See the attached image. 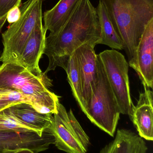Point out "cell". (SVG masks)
Instances as JSON below:
<instances>
[{
  "label": "cell",
  "mask_w": 153,
  "mask_h": 153,
  "mask_svg": "<svg viewBox=\"0 0 153 153\" xmlns=\"http://www.w3.org/2000/svg\"><path fill=\"white\" fill-rule=\"evenodd\" d=\"M100 27L94 7L90 0H81L69 19L55 34L46 37L44 54L49 60L47 74L57 67L66 70L69 58L85 43L99 45Z\"/></svg>",
  "instance_id": "1"
},
{
  "label": "cell",
  "mask_w": 153,
  "mask_h": 153,
  "mask_svg": "<svg viewBox=\"0 0 153 153\" xmlns=\"http://www.w3.org/2000/svg\"><path fill=\"white\" fill-rule=\"evenodd\" d=\"M131 62L146 26L153 19V0H100Z\"/></svg>",
  "instance_id": "2"
},
{
  "label": "cell",
  "mask_w": 153,
  "mask_h": 153,
  "mask_svg": "<svg viewBox=\"0 0 153 153\" xmlns=\"http://www.w3.org/2000/svg\"><path fill=\"white\" fill-rule=\"evenodd\" d=\"M52 82L47 75L37 76L17 63H4L0 65V88L16 91L30 97L33 108L40 113L53 115L57 112L59 97L49 90Z\"/></svg>",
  "instance_id": "3"
},
{
  "label": "cell",
  "mask_w": 153,
  "mask_h": 153,
  "mask_svg": "<svg viewBox=\"0 0 153 153\" xmlns=\"http://www.w3.org/2000/svg\"><path fill=\"white\" fill-rule=\"evenodd\" d=\"M42 0H27L20 6V16L2 34L3 50L0 62L17 63L34 28L42 22Z\"/></svg>",
  "instance_id": "4"
},
{
  "label": "cell",
  "mask_w": 153,
  "mask_h": 153,
  "mask_svg": "<svg viewBox=\"0 0 153 153\" xmlns=\"http://www.w3.org/2000/svg\"><path fill=\"white\" fill-rule=\"evenodd\" d=\"M98 59L97 82L84 114L93 124L110 136L114 137L121 113L98 56Z\"/></svg>",
  "instance_id": "5"
},
{
  "label": "cell",
  "mask_w": 153,
  "mask_h": 153,
  "mask_svg": "<svg viewBox=\"0 0 153 153\" xmlns=\"http://www.w3.org/2000/svg\"><path fill=\"white\" fill-rule=\"evenodd\" d=\"M57 149L67 153H87L90 138L71 109L67 112L60 102L49 128Z\"/></svg>",
  "instance_id": "6"
},
{
  "label": "cell",
  "mask_w": 153,
  "mask_h": 153,
  "mask_svg": "<svg viewBox=\"0 0 153 153\" xmlns=\"http://www.w3.org/2000/svg\"><path fill=\"white\" fill-rule=\"evenodd\" d=\"M117 102L120 113L130 115L134 106L131 99L128 77L129 64L116 50H106L98 55Z\"/></svg>",
  "instance_id": "7"
},
{
  "label": "cell",
  "mask_w": 153,
  "mask_h": 153,
  "mask_svg": "<svg viewBox=\"0 0 153 153\" xmlns=\"http://www.w3.org/2000/svg\"><path fill=\"white\" fill-rule=\"evenodd\" d=\"M54 142L48 128L41 136L34 132L0 130V151L28 149L38 153L47 150Z\"/></svg>",
  "instance_id": "8"
},
{
  "label": "cell",
  "mask_w": 153,
  "mask_h": 153,
  "mask_svg": "<svg viewBox=\"0 0 153 153\" xmlns=\"http://www.w3.org/2000/svg\"><path fill=\"white\" fill-rule=\"evenodd\" d=\"M96 45L93 43H85L74 52L81 77L85 111L95 89L98 78V56L94 50Z\"/></svg>",
  "instance_id": "9"
},
{
  "label": "cell",
  "mask_w": 153,
  "mask_h": 153,
  "mask_svg": "<svg viewBox=\"0 0 153 153\" xmlns=\"http://www.w3.org/2000/svg\"><path fill=\"white\" fill-rule=\"evenodd\" d=\"M138 74L143 84L153 86V19L146 26L133 61L128 63Z\"/></svg>",
  "instance_id": "10"
},
{
  "label": "cell",
  "mask_w": 153,
  "mask_h": 153,
  "mask_svg": "<svg viewBox=\"0 0 153 153\" xmlns=\"http://www.w3.org/2000/svg\"><path fill=\"white\" fill-rule=\"evenodd\" d=\"M46 32L42 22L36 26L27 40L17 63L39 76L47 75L46 74L41 71L39 65L44 54Z\"/></svg>",
  "instance_id": "11"
},
{
  "label": "cell",
  "mask_w": 153,
  "mask_h": 153,
  "mask_svg": "<svg viewBox=\"0 0 153 153\" xmlns=\"http://www.w3.org/2000/svg\"><path fill=\"white\" fill-rule=\"evenodd\" d=\"M143 85L144 91L140 94L137 104L133 106L129 116L138 135L147 141H153V91L145 85Z\"/></svg>",
  "instance_id": "12"
},
{
  "label": "cell",
  "mask_w": 153,
  "mask_h": 153,
  "mask_svg": "<svg viewBox=\"0 0 153 153\" xmlns=\"http://www.w3.org/2000/svg\"><path fill=\"white\" fill-rule=\"evenodd\" d=\"M8 109L15 118L36 130L40 135L50 126L53 114L40 113L29 103L19 102Z\"/></svg>",
  "instance_id": "13"
},
{
  "label": "cell",
  "mask_w": 153,
  "mask_h": 153,
  "mask_svg": "<svg viewBox=\"0 0 153 153\" xmlns=\"http://www.w3.org/2000/svg\"><path fill=\"white\" fill-rule=\"evenodd\" d=\"M148 148L144 139L129 130H117L113 141L100 153H146Z\"/></svg>",
  "instance_id": "14"
},
{
  "label": "cell",
  "mask_w": 153,
  "mask_h": 153,
  "mask_svg": "<svg viewBox=\"0 0 153 153\" xmlns=\"http://www.w3.org/2000/svg\"><path fill=\"white\" fill-rule=\"evenodd\" d=\"M81 0H59L43 15L44 27L50 34L57 33L67 21Z\"/></svg>",
  "instance_id": "15"
},
{
  "label": "cell",
  "mask_w": 153,
  "mask_h": 153,
  "mask_svg": "<svg viewBox=\"0 0 153 153\" xmlns=\"http://www.w3.org/2000/svg\"><path fill=\"white\" fill-rule=\"evenodd\" d=\"M96 10L100 27L99 44L106 45L115 50H123V43L114 29L104 4L100 0Z\"/></svg>",
  "instance_id": "16"
},
{
  "label": "cell",
  "mask_w": 153,
  "mask_h": 153,
  "mask_svg": "<svg viewBox=\"0 0 153 153\" xmlns=\"http://www.w3.org/2000/svg\"><path fill=\"white\" fill-rule=\"evenodd\" d=\"M66 72L67 79L72 89L75 99L78 102L83 112L85 111V106L83 97L82 89L81 77L75 53L70 56Z\"/></svg>",
  "instance_id": "17"
},
{
  "label": "cell",
  "mask_w": 153,
  "mask_h": 153,
  "mask_svg": "<svg viewBox=\"0 0 153 153\" xmlns=\"http://www.w3.org/2000/svg\"><path fill=\"white\" fill-rule=\"evenodd\" d=\"M0 130L34 132L39 134L36 130L24 125L15 118L9 111L8 108L0 111Z\"/></svg>",
  "instance_id": "18"
},
{
  "label": "cell",
  "mask_w": 153,
  "mask_h": 153,
  "mask_svg": "<svg viewBox=\"0 0 153 153\" xmlns=\"http://www.w3.org/2000/svg\"><path fill=\"white\" fill-rule=\"evenodd\" d=\"M0 100L15 103L26 102L33 106L31 98L19 92L10 89L0 88Z\"/></svg>",
  "instance_id": "19"
},
{
  "label": "cell",
  "mask_w": 153,
  "mask_h": 153,
  "mask_svg": "<svg viewBox=\"0 0 153 153\" xmlns=\"http://www.w3.org/2000/svg\"><path fill=\"white\" fill-rule=\"evenodd\" d=\"M22 0H0V19L7 16V13L13 8L20 7Z\"/></svg>",
  "instance_id": "20"
},
{
  "label": "cell",
  "mask_w": 153,
  "mask_h": 153,
  "mask_svg": "<svg viewBox=\"0 0 153 153\" xmlns=\"http://www.w3.org/2000/svg\"><path fill=\"white\" fill-rule=\"evenodd\" d=\"M20 13V7L17 6L13 8L7 13V20L8 22L10 24L15 22L19 18Z\"/></svg>",
  "instance_id": "21"
},
{
  "label": "cell",
  "mask_w": 153,
  "mask_h": 153,
  "mask_svg": "<svg viewBox=\"0 0 153 153\" xmlns=\"http://www.w3.org/2000/svg\"><path fill=\"white\" fill-rule=\"evenodd\" d=\"M16 103H18L8 102L6 101L0 100V111L6 108H9V107H10L11 106H12V105L16 104Z\"/></svg>",
  "instance_id": "22"
},
{
  "label": "cell",
  "mask_w": 153,
  "mask_h": 153,
  "mask_svg": "<svg viewBox=\"0 0 153 153\" xmlns=\"http://www.w3.org/2000/svg\"><path fill=\"white\" fill-rule=\"evenodd\" d=\"M15 153H35L31 150L28 149H20L15 151Z\"/></svg>",
  "instance_id": "23"
},
{
  "label": "cell",
  "mask_w": 153,
  "mask_h": 153,
  "mask_svg": "<svg viewBox=\"0 0 153 153\" xmlns=\"http://www.w3.org/2000/svg\"><path fill=\"white\" fill-rule=\"evenodd\" d=\"M6 20H7V16L1 18V19H0V32H1L2 28L3 27Z\"/></svg>",
  "instance_id": "24"
},
{
  "label": "cell",
  "mask_w": 153,
  "mask_h": 153,
  "mask_svg": "<svg viewBox=\"0 0 153 153\" xmlns=\"http://www.w3.org/2000/svg\"><path fill=\"white\" fill-rule=\"evenodd\" d=\"M15 151H8V150H3L0 151V153H15Z\"/></svg>",
  "instance_id": "25"
},
{
  "label": "cell",
  "mask_w": 153,
  "mask_h": 153,
  "mask_svg": "<svg viewBox=\"0 0 153 153\" xmlns=\"http://www.w3.org/2000/svg\"><path fill=\"white\" fill-rule=\"evenodd\" d=\"M1 53H2V52H1V51H0V58H1Z\"/></svg>",
  "instance_id": "26"
},
{
  "label": "cell",
  "mask_w": 153,
  "mask_h": 153,
  "mask_svg": "<svg viewBox=\"0 0 153 153\" xmlns=\"http://www.w3.org/2000/svg\"></svg>",
  "instance_id": "27"
}]
</instances>
